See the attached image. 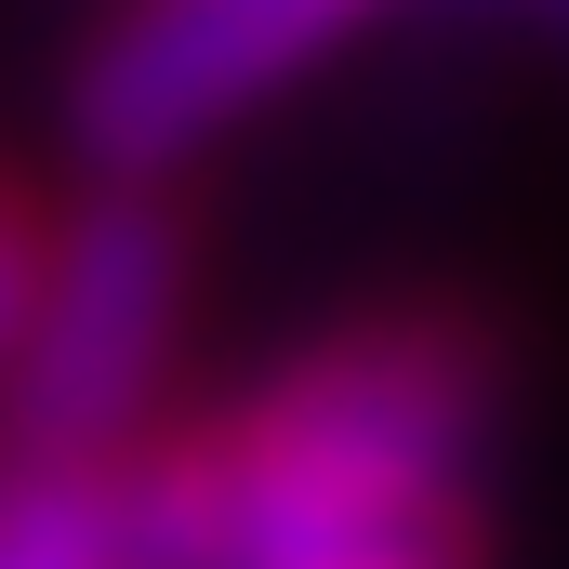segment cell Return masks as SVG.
Masks as SVG:
<instances>
[{"label": "cell", "instance_id": "cell-1", "mask_svg": "<svg viewBox=\"0 0 569 569\" xmlns=\"http://www.w3.org/2000/svg\"><path fill=\"white\" fill-rule=\"evenodd\" d=\"M517 345L463 291H385L279 345L239 398L159 411L133 437L159 569H331L411 530H463Z\"/></svg>", "mask_w": 569, "mask_h": 569}, {"label": "cell", "instance_id": "cell-2", "mask_svg": "<svg viewBox=\"0 0 569 569\" xmlns=\"http://www.w3.org/2000/svg\"><path fill=\"white\" fill-rule=\"evenodd\" d=\"M186 291H199L186 199L159 172H93V199L40 226V279L0 358V398H13L0 450H133L186 345Z\"/></svg>", "mask_w": 569, "mask_h": 569}, {"label": "cell", "instance_id": "cell-3", "mask_svg": "<svg viewBox=\"0 0 569 569\" xmlns=\"http://www.w3.org/2000/svg\"><path fill=\"white\" fill-rule=\"evenodd\" d=\"M385 0H107L67 120L93 172H186L199 146L266 120L291 80H318Z\"/></svg>", "mask_w": 569, "mask_h": 569}, {"label": "cell", "instance_id": "cell-4", "mask_svg": "<svg viewBox=\"0 0 569 569\" xmlns=\"http://www.w3.org/2000/svg\"><path fill=\"white\" fill-rule=\"evenodd\" d=\"M0 569H159L133 450H0Z\"/></svg>", "mask_w": 569, "mask_h": 569}, {"label": "cell", "instance_id": "cell-5", "mask_svg": "<svg viewBox=\"0 0 569 569\" xmlns=\"http://www.w3.org/2000/svg\"><path fill=\"white\" fill-rule=\"evenodd\" d=\"M27 279H40V226H27V199L0 186V358H13V318H27Z\"/></svg>", "mask_w": 569, "mask_h": 569}, {"label": "cell", "instance_id": "cell-6", "mask_svg": "<svg viewBox=\"0 0 569 569\" xmlns=\"http://www.w3.org/2000/svg\"><path fill=\"white\" fill-rule=\"evenodd\" d=\"M331 569H490V543L463 517V530H411V543H371V557H331Z\"/></svg>", "mask_w": 569, "mask_h": 569}, {"label": "cell", "instance_id": "cell-7", "mask_svg": "<svg viewBox=\"0 0 569 569\" xmlns=\"http://www.w3.org/2000/svg\"><path fill=\"white\" fill-rule=\"evenodd\" d=\"M543 13H569V0H543Z\"/></svg>", "mask_w": 569, "mask_h": 569}]
</instances>
